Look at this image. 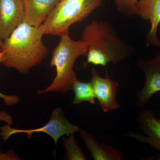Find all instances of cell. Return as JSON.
Returning a JSON list of instances; mask_svg holds the SVG:
<instances>
[{
  "label": "cell",
  "instance_id": "obj_1",
  "mask_svg": "<svg viewBox=\"0 0 160 160\" xmlns=\"http://www.w3.org/2000/svg\"><path fill=\"white\" fill-rule=\"evenodd\" d=\"M44 35L42 26H31L24 21L3 41L0 49L1 64L21 73H28L48 54V48L43 42Z\"/></svg>",
  "mask_w": 160,
  "mask_h": 160
},
{
  "label": "cell",
  "instance_id": "obj_2",
  "mask_svg": "<svg viewBox=\"0 0 160 160\" xmlns=\"http://www.w3.org/2000/svg\"><path fill=\"white\" fill-rule=\"evenodd\" d=\"M82 40L88 44L87 59L82 68L88 64L106 66L118 64L132 54L131 47L121 39L117 32L109 23L94 20L83 29Z\"/></svg>",
  "mask_w": 160,
  "mask_h": 160
},
{
  "label": "cell",
  "instance_id": "obj_3",
  "mask_svg": "<svg viewBox=\"0 0 160 160\" xmlns=\"http://www.w3.org/2000/svg\"><path fill=\"white\" fill-rule=\"evenodd\" d=\"M88 44L83 40H72L69 33L61 37L59 43L52 52L50 66L54 67L56 75L52 82L46 89L38 91V95L50 92L64 94L72 91L77 78L74 70L75 63L80 56H86Z\"/></svg>",
  "mask_w": 160,
  "mask_h": 160
},
{
  "label": "cell",
  "instance_id": "obj_4",
  "mask_svg": "<svg viewBox=\"0 0 160 160\" xmlns=\"http://www.w3.org/2000/svg\"><path fill=\"white\" fill-rule=\"evenodd\" d=\"M102 0H61L42 25L44 35L59 36L69 33L70 26L89 16Z\"/></svg>",
  "mask_w": 160,
  "mask_h": 160
},
{
  "label": "cell",
  "instance_id": "obj_5",
  "mask_svg": "<svg viewBox=\"0 0 160 160\" xmlns=\"http://www.w3.org/2000/svg\"><path fill=\"white\" fill-rule=\"evenodd\" d=\"M1 135L4 141L8 139L12 135L17 133H26L27 138L30 139L35 132H44L51 137L54 140L56 152L57 145L60 138L63 136L74 134L80 132L81 129L78 126L72 124L66 118L64 112L60 107L55 108L52 113L49 122L45 126L40 128L31 129H14L7 125L1 128Z\"/></svg>",
  "mask_w": 160,
  "mask_h": 160
},
{
  "label": "cell",
  "instance_id": "obj_6",
  "mask_svg": "<svg viewBox=\"0 0 160 160\" xmlns=\"http://www.w3.org/2000/svg\"><path fill=\"white\" fill-rule=\"evenodd\" d=\"M138 65L146 77L145 85L136 97V106L143 108L155 94L160 91V60L157 56L150 60H138Z\"/></svg>",
  "mask_w": 160,
  "mask_h": 160
},
{
  "label": "cell",
  "instance_id": "obj_7",
  "mask_svg": "<svg viewBox=\"0 0 160 160\" xmlns=\"http://www.w3.org/2000/svg\"><path fill=\"white\" fill-rule=\"evenodd\" d=\"M91 82L95 98L98 101L100 106L106 112L118 109L121 107L116 98L118 83L112 80L106 70V77L100 76L95 67L91 69Z\"/></svg>",
  "mask_w": 160,
  "mask_h": 160
},
{
  "label": "cell",
  "instance_id": "obj_8",
  "mask_svg": "<svg viewBox=\"0 0 160 160\" xmlns=\"http://www.w3.org/2000/svg\"><path fill=\"white\" fill-rule=\"evenodd\" d=\"M25 20L23 0H0V39L4 41Z\"/></svg>",
  "mask_w": 160,
  "mask_h": 160
},
{
  "label": "cell",
  "instance_id": "obj_9",
  "mask_svg": "<svg viewBox=\"0 0 160 160\" xmlns=\"http://www.w3.org/2000/svg\"><path fill=\"white\" fill-rule=\"evenodd\" d=\"M138 121L140 127L146 136L132 132L128 136L149 144L160 152V122L154 112L146 109L139 112Z\"/></svg>",
  "mask_w": 160,
  "mask_h": 160
},
{
  "label": "cell",
  "instance_id": "obj_10",
  "mask_svg": "<svg viewBox=\"0 0 160 160\" xmlns=\"http://www.w3.org/2000/svg\"><path fill=\"white\" fill-rule=\"evenodd\" d=\"M136 12L141 18L150 22L151 27L146 37L148 46L160 47L157 36L160 24V0H138Z\"/></svg>",
  "mask_w": 160,
  "mask_h": 160
},
{
  "label": "cell",
  "instance_id": "obj_11",
  "mask_svg": "<svg viewBox=\"0 0 160 160\" xmlns=\"http://www.w3.org/2000/svg\"><path fill=\"white\" fill-rule=\"evenodd\" d=\"M61 0H23L25 20L31 26H42Z\"/></svg>",
  "mask_w": 160,
  "mask_h": 160
},
{
  "label": "cell",
  "instance_id": "obj_12",
  "mask_svg": "<svg viewBox=\"0 0 160 160\" xmlns=\"http://www.w3.org/2000/svg\"><path fill=\"white\" fill-rule=\"evenodd\" d=\"M80 134L95 160H121L122 155L118 149L110 145L98 143L93 135L84 129H81Z\"/></svg>",
  "mask_w": 160,
  "mask_h": 160
},
{
  "label": "cell",
  "instance_id": "obj_13",
  "mask_svg": "<svg viewBox=\"0 0 160 160\" xmlns=\"http://www.w3.org/2000/svg\"><path fill=\"white\" fill-rule=\"evenodd\" d=\"M72 91L74 92V97L72 102L74 105L80 104L84 102L95 104V96L91 82H85L77 78L72 84Z\"/></svg>",
  "mask_w": 160,
  "mask_h": 160
},
{
  "label": "cell",
  "instance_id": "obj_14",
  "mask_svg": "<svg viewBox=\"0 0 160 160\" xmlns=\"http://www.w3.org/2000/svg\"><path fill=\"white\" fill-rule=\"evenodd\" d=\"M62 142L66 151V160H87L73 134L68 136L67 138H62Z\"/></svg>",
  "mask_w": 160,
  "mask_h": 160
},
{
  "label": "cell",
  "instance_id": "obj_15",
  "mask_svg": "<svg viewBox=\"0 0 160 160\" xmlns=\"http://www.w3.org/2000/svg\"><path fill=\"white\" fill-rule=\"evenodd\" d=\"M138 0H115V4L120 13L132 17L137 15V5Z\"/></svg>",
  "mask_w": 160,
  "mask_h": 160
},
{
  "label": "cell",
  "instance_id": "obj_16",
  "mask_svg": "<svg viewBox=\"0 0 160 160\" xmlns=\"http://www.w3.org/2000/svg\"><path fill=\"white\" fill-rule=\"evenodd\" d=\"M0 120L4 121L8 125H12L13 122L11 116L5 111L0 112ZM19 158L14 152L12 151L7 152L3 153L0 151V160H20Z\"/></svg>",
  "mask_w": 160,
  "mask_h": 160
},
{
  "label": "cell",
  "instance_id": "obj_17",
  "mask_svg": "<svg viewBox=\"0 0 160 160\" xmlns=\"http://www.w3.org/2000/svg\"><path fill=\"white\" fill-rule=\"evenodd\" d=\"M2 58V53L0 52V64H1ZM0 98L2 99L6 105L8 106H13L19 102L20 99L17 95H9L4 94L0 92Z\"/></svg>",
  "mask_w": 160,
  "mask_h": 160
},
{
  "label": "cell",
  "instance_id": "obj_18",
  "mask_svg": "<svg viewBox=\"0 0 160 160\" xmlns=\"http://www.w3.org/2000/svg\"><path fill=\"white\" fill-rule=\"evenodd\" d=\"M3 43V41H2V40L0 39V49H1V48H2V46Z\"/></svg>",
  "mask_w": 160,
  "mask_h": 160
},
{
  "label": "cell",
  "instance_id": "obj_19",
  "mask_svg": "<svg viewBox=\"0 0 160 160\" xmlns=\"http://www.w3.org/2000/svg\"><path fill=\"white\" fill-rule=\"evenodd\" d=\"M158 56L159 58V59L160 60V55H158Z\"/></svg>",
  "mask_w": 160,
  "mask_h": 160
},
{
  "label": "cell",
  "instance_id": "obj_20",
  "mask_svg": "<svg viewBox=\"0 0 160 160\" xmlns=\"http://www.w3.org/2000/svg\"><path fill=\"white\" fill-rule=\"evenodd\" d=\"M159 122H160V119H159Z\"/></svg>",
  "mask_w": 160,
  "mask_h": 160
},
{
  "label": "cell",
  "instance_id": "obj_21",
  "mask_svg": "<svg viewBox=\"0 0 160 160\" xmlns=\"http://www.w3.org/2000/svg\"><path fill=\"white\" fill-rule=\"evenodd\" d=\"M1 112V111H0V112Z\"/></svg>",
  "mask_w": 160,
  "mask_h": 160
}]
</instances>
